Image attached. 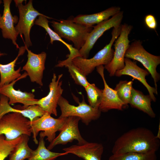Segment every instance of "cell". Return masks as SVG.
Returning <instances> with one entry per match:
<instances>
[{
  "label": "cell",
  "instance_id": "6da1fadb",
  "mask_svg": "<svg viewBox=\"0 0 160 160\" xmlns=\"http://www.w3.org/2000/svg\"><path fill=\"white\" fill-rule=\"evenodd\" d=\"M160 145L159 139L151 130L139 127L131 129L119 137L114 143L112 152L113 154L156 153Z\"/></svg>",
  "mask_w": 160,
  "mask_h": 160
},
{
  "label": "cell",
  "instance_id": "7a4b0ae2",
  "mask_svg": "<svg viewBox=\"0 0 160 160\" xmlns=\"http://www.w3.org/2000/svg\"><path fill=\"white\" fill-rule=\"evenodd\" d=\"M121 29V25L113 28L109 43L92 58L88 59L76 57L72 60L73 64L86 76L91 73L97 67L108 64L112 60L114 55V51L112 48V46L119 36Z\"/></svg>",
  "mask_w": 160,
  "mask_h": 160
},
{
  "label": "cell",
  "instance_id": "3957f363",
  "mask_svg": "<svg viewBox=\"0 0 160 160\" xmlns=\"http://www.w3.org/2000/svg\"><path fill=\"white\" fill-rule=\"evenodd\" d=\"M54 31L61 38L72 41L74 47L79 50L84 44L93 27L76 23L71 20H62L50 22Z\"/></svg>",
  "mask_w": 160,
  "mask_h": 160
},
{
  "label": "cell",
  "instance_id": "277c9868",
  "mask_svg": "<svg viewBox=\"0 0 160 160\" xmlns=\"http://www.w3.org/2000/svg\"><path fill=\"white\" fill-rule=\"evenodd\" d=\"M31 134V121L20 113H9L0 119V135L8 141L15 139L23 135Z\"/></svg>",
  "mask_w": 160,
  "mask_h": 160
},
{
  "label": "cell",
  "instance_id": "5b68a950",
  "mask_svg": "<svg viewBox=\"0 0 160 160\" xmlns=\"http://www.w3.org/2000/svg\"><path fill=\"white\" fill-rule=\"evenodd\" d=\"M67 118L55 119L46 112L42 116L35 118L31 122V134L33 140L38 143L37 137L40 131V137H47L46 140L51 143L56 137V133L60 132L66 123Z\"/></svg>",
  "mask_w": 160,
  "mask_h": 160
},
{
  "label": "cell",
  "instance_id": "8992f818",
  "mask_svg": "<svg viewBox=\"0 0 160 160\" xmlns=\"http://www.w3.org/2000/svg\"><path fill=\"white\" fill-rule=\"evenodd\" d=\"M125 58L133 59L140 62L151 74L157 89V83L160 79V74L156 71L160 64V56L150 54L146 51L140 40H135L129 45L125 54Z\"/></svg>",
  "mask_w": 160,
  "mask_h": 160
},
{
  "label": "cell",
  "instance_id": "52a82bcc",
  "mask_svg": "<svg viewBox=\"0 0 160 160\" xmlns=\"http://www.w3.org/2000/svg\"><path fill=\"white\" fill-rule=\"evenodd\" d=\"M79 105L70 104L68 100L62 96L57 103L61 111L59 118L76 116L80 118L82 122L88 125L92 121L97 120L100 117L101 112L98 108L92 107L87 104L83 99L81 102L78 101Z\"/></svg>",
  "mask_w": 160,
  "mask_h": 160
},
{
  "label": "cell",
  "instance_id": "ba28073f",
  "mask_svg": "<svg viewBox=\"0 0 160 160\" xmlns=\"http://www.w3.org/2000/svg\"><path fill=\"white\" fill-rule=\"evenodd\" d=\"M132 28L131 25L126 23L121 25L120 34L115 41L113 58L111 62L104 67L111 76H115L117 71L122 69L125 66V55L130 42L129 35Z\"/></svg>",
  "mask_w": 160,
  "mask_h": 160
},
{
  "label": "cell",
  "instance_id": "9c48e42d",
  "mask_svg": "<svg viewBox=\"0 0 160 160\" xmlns=\"http://www.w3.org/2000/svg\"><path fill=\"white\" fill-rule=\"evenodd\" d=\"M23 1L14 0L16 6L18 7L19 13V19L15 28L18 35H24L25 46L28 48L32 45L30 34L31 28L34 24L36 17L44 15L34 8L32 0H29L25 5L22 4Z\"/></svg>",
  "mask_w": 160,
  "mask_h": 160
},
{
  "label": "cell",
  "instance_id": "30bf717a",
  "mask_svg": "<svg viewBox=\"0 0 160 160\" xmlns=\"http://www.w3.org/2000/svg\"><path fill=\"white\" fill-rule=\"evenodd\" d=\"M123 12L120 11L109 19L93 26L89 33L83 46L79 50L81 57L87 58L89 52L98 39L106 31L112 28L121 25L123 17Z\"/></svg>",
  "mask_w": 160,
  "mask_h": 160
},
{
  "label": "cell",
  "instance_id": "8fae6325",
  "mask_svg": "<svg viewBox=\"0 0 160 160\" xmlns=\"http://www.w3.org/2000/svg\"><path fill=\"white\" fill-rule=\"evenodd\" d=\"M63 76L62 74L59 75L57 79L56 74L54 73L52 81L49 85V91L47 95L36 101L28 102V106L38 105L45 112L57 116L58 102L63 91L62 87V81H60Z\"/></svg>",
  "mask_w": 160,
  "mask_h": 160
},
{
  "label": "cell",
  "instance_id": "7c38bea8",
  "mask_svg": "<svg viewBox=\"0 0 160 160\" xmlns=\"http://www.w3.org/2000/svg\"><path fill=\"white\" fill-rule=\"evenodd\" d=\"M81 119L76 116L68 117L66 123L59 135L51 142L47 147L50 150L58 145H65L74 140L81 145L87 141L82 137L79 128V123Z\"/></svg>",
  "mask_w": 160,
  "mask_h": 160
},
{
  "label": "cell",
  "instance_id": "4fadbf2b",
  "mask_svg": "<svg viewBox=\"0 0 160 160\" xmlns=\"http://www.w3.org/2000/svg\"><path fill=\"white\" fill-rule=\"evenodd\" d=\"M28 52V60L22 70L25 71L31 81L42 86L43 71L47 57L46 53L43 52L39 54L33 53L25 46Z\"/></svg>",
  "mask_w": 160,
  "mask_h": 160
},
{
  "label": "cell",
  "instance_id": "5bb4252c",
  "mask_svg": "<svg viewBox=\"0 0 160 160\" xmlns=\"http://www.w3.org/2000/svg\"><path fill=\"white\" fill-rule=\"evenodd\" d=\"M125 66L122 69L117 71L115 75L120 77L122 75H128L131 76L133 80L135 79L141 82L147 89L152 101L155 102L156 99L154 94H158L157 90L155 87L150 86L146 81L145 77L148 75V72L139 67L136 62L132 61L130 59L125 58Z\"/></svg>",
  "mask_w": 160,
  "mask_h": 160
},
{
  "label": "cell",
  "instance_id": "9a60e30c",
  "mask_svg": "<svg viewBox=\"0 0 160 160\" xmlns=\"http://www.w3.org/2000/svg\"><path fill=\"white\" fill-rule=\"evenodd\" d=\"M96 68L97 71L103 79L104 84L102 99L98 109L101 112H106L112 109L122 110L124 105L118 97L115 90L107 84L104 77V67L101 65Z\"/></svg>",
  "mask_w": 160,
  "mask_h": 160
},
{
  "label": "cell",
  "instance_id": "2e32d148",
  "mask_svg": "<svg viewBox=\"0 0 160 160\" xmlns=\"http://www.w3.org/2000/svg\"><path fill=\"white\" fill-rule=\"evenodd\" d=\"M28 76L25 72L17 79L10 83L3 85L0 88V94L7 97L9 99V105L17 103L23 104L21 108L24 109L27 108L28 102L36 101L38 99L35 98L33 93L27 92H23L19 89L15 90L14 85L18 80L25 78Z\"/></svg>",
  "mask_w": 160,
  "mask_h": 160
},
{
  "label": "cell",
  "instance_id": "e0dca14e",
  "mask_svg": "<svg viewBox=\"0 0 160 160\" xmlns=\"http://www.w3.org/2000/svg\"><path fill=\"white\" fill-rule=\"evenodd\" d=\"M103 149V146L101 144L87 142L84 144L73 145L63 148V150L84 160H101Z\"/></svg>",
  "mask_w": 160,
  "mask_h": 160
},
{
  "label": "cell",
  "instance_id": "ac0fdd59",
  "mask_svg": "<svg viewBox=\"0 0 160 160\" xmlns=\"http://www.w3.org/2000/svg\"><path fill=\"white\" fill-rule=\"evenodd\" d=\"M11 0H4V10L2 15L0 14V28L1 29L2 36L5 39L12 40V43L17 48L19 49L16 41L18 36L14 23L16 17H14L11 13L10 5Z\"/></svg>",
  "mask_w": 160,
  "mask_h": 160
},
{
  "label": "cell",
  "instance_id": "d6986e66",
  "mask_svg": "<svg viewBox=\"0 0 160 160\" xmlns=\"http://www.w3.org/2000/svg\"><path fill=\"white\" fill-rule=\"evenodd\" d=\"M9 100L7 97L0 94V119L9 113L17 112L28 118L31 122L35 118L41 117L46 112L37 105H30L24 109L14 108L9 104Z\"/></svg>",
  "mask_w": 160,
  "mask_h": 160
},
{
  "label": "cell",
  "instance_id": "ffe728a7",
  "mask_svg": "<svg viewBox=\"0 0 160 160\" xmlns=\"http://www.w3.org/2000/svg\"><path fill=\"white\" fill-rule=\"evenodd\" d=\"M45 15H40L38 18L36 20L34 24L42 27L44 28L49 34L50 38V42L52 44L54 41H57L64 44L68 48L70 54L67 56L68 58L63 61L64 64H67L72 62V60L75 57H81L79 50L74 48L72 45L70 44L63 40L58 34L53 31L49 27L47 19H51Z\"/></svg>",
  "mask_w": 160,
  "mask_h": 160
},
{
  "label": "cell",
  "instance_id": "44dd1931",
  "mask_svg": "<svg viewBox=\"0 0 160 160\" xmlns=\"http://www.w3.org/2000/svg\"><path fill=\"white\" fill-rule=\"evenodd\" d=\"M121 11L119 7L113 6L101 12L90 15H79L72 20L74 22L88 27H93L95 24L109 19Z\"/></svg>",
  "mask_w": 160,
  "mask_h": 160
},
{
  "label": "cell",
  "instance_id": "7402d4cb",
  "mask_svg": "<svg viewBox=\"0 0 160 160\" xmlns=\"http://www.w3.org/2000/svg\"><path fill=\"white\" fill-rule=\"evenodd\" d=\"M19 49L18 54L13 61L6 64L0 63V88L3 85L17 79L21 76L20 73L21 67L15 70V67L18 57L23 54L26 49L25 46L22 47Z\"/></svg>",
  "mask_w": 160,
  "mask_h": 160
},
{
  "label": "cell",
  "instance_id": "603a6c76",
  "mask_svg": "<svg viewBox=\"0 0 160 160\" xmlns=\"http://www.w3.org/2000/svg\"><path fill=\"white\" fill-rule=\"evenodd\" d=\"M152 101L149 95H144L141 91L132 88L129 104L148 114L152 118L156 117V114L151 106Z\"/></svg>",
  "mask_w": 160,
  "mask_h": 160
},
{
  "label": "cell",
  "instance_id": "cb8c5ba5",
  "mask_svg": "<svg viewBox=\"0 0 160 160\" xmlns=\"http://www.w3.org/2000/svg\"><path fill=\"white\" fill-rule=\"evenodd\" d=\"M44 138L40 137L37 148L32 151L28 160H54L59 156L68 154L65 152L57 153L51 151L46 148Z\"/></svg>",
  "mask_w": 160,
  "mask_h": 160
},
{
  "label": "cell",
  "instance_id": "d4e9b609",
  "mask_svg": "<svg viewBox=\"0 0 160 160\" xmlns=\"http://www.w3.org/2000/svg\"><path fill=\"white\" fill-rule=\"evenodd\" d=\"M29 136L22 135L20 141L9 155V160H24L30 157L33 151L29 146Z\"/></svg>",
  "mask_w": 160,
  "mask_h": 160
},
{
  "label": "cell",
  "instance_id": "484cf974",
  "mask_svg": "<svg viewBox=\"0 0 160 160\" xmlns=\"http://www.w3.org/2000/svg\"><path fill=\"white\" fill-rule=\"evenodd\" d=\"M132 81H121L114 89L120 100L124 105L129 104L132 88Z\"/></svg>",
  "mask_w": 160,
  "mask_h": 160
},
{
  "label": "cell",
  "instance_id": "4316f807",
  "mask_svg": "<svg viewBox=\"0 0 160 160\" xmlns=\"http://www.w3.org/2000/svg\"><path fill=\"white\" fill-rule=\"evenodd\" d=\"M156 152L147 153H125L113 154L108 160H156Z\"/></svg>",
  "mask_w": 160,
  "mask_h": 160
},
{
  "label": "cell",
  "instance_id": "83f0119b",
  "mask_svg": "<svg viewBox=\"0 0 160 160\" xmlns=\"http://www.w3.org/2000/svg\"><path fill=\"white\" fill-rule=\"evenodd\" d=\"M84 89L89 105L92 107L98 108L102 99L103 90L98 88L95 84L90 83Z\"/></svg>",
  "mask_w": 160,
  "mask_h": 160
},
{
  "label": "cell",
  "instance_id": "f1b7e54d",
  "mask_svg": "<svg viewBox=\"0 0 160 160\" xmlns=\"http://www.w3.org/2000/svg\"><path fill=\"white\" fill-rule=\"evenodd\" d=\"M22 135L14 140H6L5 136L0 135V160H4L20 141Z\"/></svg>",
  "mask_w": 160,
  "mask_h": 160
},
{
  "label": "cell",
  "instance_id": "f546056e",
  "mask_svg": "<svg viewBox=\"0 0 160 160\" xmlns=\"http://www.w3.org/2000/svg\"><path fill=\"white\" fill-rule=\"evenodd\" d=\"M65 66L68 68L70 76L76 84L85 88L89 84L86 76L72 62L66 65Z\"/></svg>",
  "mask_w": 160,
  "mask_h": 160
},
{
  "label": "cell",
  "instance_id": "4dcf8cb0",
  "mask_svg": "<svg viewBox=\"0 0 160 160\" xmlns=\"http://www.w3.org/2000/svg\"><path fill=\"white\" fill-rule=\"evenodd\" d=\"M144 22L147 27L150 29L155 30L157 27L156 20L154 15L148 14L144 18Z\"/></svg>",
  "mask_w": 160,
  "mask_h": 160
},
{
  "label": "cell",
  "instance_id": "1f68e13d",
  "mask_svg": "<svg viewBox=\"0 0 160 160\" xmlns=\"http://www.w3.org/2000/svg\"><path fill=\"white\" fill-rule=\"evenodd\" d=\"M5 55H6V54L5 53H1V52H0V56H3Z\"/></svg>",
  "mask_w": 160,
  "mask_h": 160
},
{
  "label": "cell",
  "instance_id": "d6a6232c",
  "mask_svg": "<svg viewBox=\"0 0 160 160\" xmlns=\"http://www.w3.org/2000/svg\"><path fill=\"white\" fill-rule=\"evenodd\" d=\"M2 2L1 0H0V5L1 4Z\"/></svg>",
  "mask_w": 160,
  "mask_h": 160
}]
</instances>
